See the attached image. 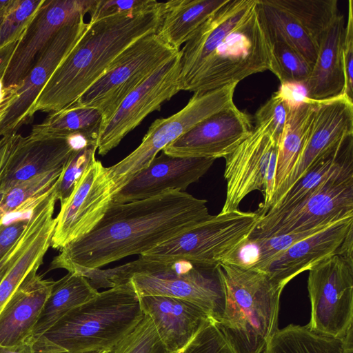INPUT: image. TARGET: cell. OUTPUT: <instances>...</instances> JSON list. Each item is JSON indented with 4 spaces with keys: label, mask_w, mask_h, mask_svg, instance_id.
<instances>
[{
    "label": "cell",
    "mask_w": 353,
    "mask_h": 353,
    "mask_svg": "<svg viewBox=\"0 0 353 353\" xmlns=\"http://www.w3.org/2000/svg\"><path fill=\"white\" fill-rule=\"evenodd\" d=\"M210 216L207 200L178 190L132 202L111 203L90 232L60 250L50 268L76 273L140 256Z\"/></svg>",
    "instance_id": "obj_1"
},
{
    "label": "cell",
    "mask_w": 353,
    "mask_h": 353,
    "mask_svg": "<svg viewBox=\"0 0 353 353\" xmlns=\"http://www.w3.org/2000/svg\"><path fill=\"white\" fill-rule=\"evenodd\" d=\"M271 49L257 0H228L180 49L182 90L208 92L270 70Z\"/></svg>",
    "instance_id": "obj_2"
},
{
    "label": "cell",
    "mask_w": 353,
    "mask_h": 353,
    "mask_svg": "<svg viewBox=\"0 0 353 353\" xmlns=\"http://www.w3.org/2000/svg\"><path fill=\"white\" fill-rule=\"evenodd\" d=\"M162 5L148 12L122 14L92 23L71 52L45 85L33 107L37 112H54L74 103L140 38L155 33Z\"/></svg>",
    "instance_id": "obj_3"
},
{
    "label": "cell",
    "mask_w": 353,
    "mask_h": 353,
    "mask_svg": "<svg viewBox=\"0 0 353 353\" xmlns=\"http://www.w3.org/2000/svg\"><path fill=\"white\" fill-rule=\"evenodd\" d=\"M139 296L128 283L74 308L32 345L34 353L111 352L142 320Z\"/></svg>",
    "instance_id": "obj_4"
},
{
    "label": "cell",
    "mask_w": 353,
    "mask_h": 353,
    "mask_svg": "<svg viewBox=\"0 0 353 353\" xmlns=\"http://www.w3.org/2000/svg\"><path fill=\"white\" fill-rule=\"evenodd\" d=\"M218 268L225 299L216 325L236 353H261L279 329L283 289L262 271L230 263Z\"/></svg>",
    "instance_id": "obj_5"
},
{
    "label": "cell",
    "mask_w": 353,
    "mask_h": 353,
    "mask_svg": "<svg viewBox=\"0 0 353 353\" xmlns=\"http://www.w3.org/2000/svg\"><path fill=\"white\" fill-rule=\"evenodd\" d=\"M219 265L183 259L155 261L139 258L112 268L117 285L132 284L139 297L166 296L190 301L218 323L225 307V288Z\"/></svg>",
    "instance_id": "obj_6"
},
{
    "label": "cell",
    "mask_w": 353,
    "mask_h": 353,
    "mask_svg": "<svg viewBox=\"0 0 353 353\" xmlns=\"http://www.w3.org/2000/svg\"><path fill=\"white\" fill-rule=\"evenodd\" d=\"M259 217L256 212L238 210L219 212L140 256L155 261L183 259L219 265L245 243Z\"/></svg>",
    "instance_id": "obj_7"
},
{
    "label": "cell",
    "mask_w": 353,
    "mask_h": 353,
    "mask_svg": "<svg viewBox=\"0 0 353 353\" xmlns=\"http://www.w3.org/2000/svg\"><path fill=\"white\" fill-rule=\"evenodd\" d=\"M352 216L353 157L298 204L283 212L260 216L248 239L311 230Z\"/></svg>",
    "instance_id": "obj_8"
},
{
    "label": "cell",
    "mask_w": 353,
    "mask_h": 353,
    "mask_svg": "<svg viewBox=\"0 0 353 353\" xmlns=\"http://www.w3.org/2000/svg\"><path fill=\"white\" fill-rule=\"evenodd\" d=\"M179 50L165 43L156 32L140 38L122 53L75 103L100 112L102 117L100 131L124 99L174 57Z\"/></svg>",
    "instance_id": "obj_9"
},
{
    "label": "cell",
    "mask_w": 353,
    "mask_h": 353,
    "mask_svg": "<svg viewBox=\"0 0 353 353\" xmlns=\"http://www.w3.org/2000/svg\"><path fill=\"white\" fill-rule=\"evenodd\" d=\"M236 83L213 90L194 92L176 113L156 119L141 144L119 163L107 168L114 194L137 172L148 166L163 148L205 119L232 103Z\"/></svg>",
    "instance_id": "obj_10"
},
{
    "label": "cell",
    "mask_w": 353,
    "mask_h": 353,
    "mask_svg": "<svg viewBox=\"0 0 353 353\" xmlns=\"http://www.w3.org/2000/svg\"><path fill=\"white\" fill-rule=\"evenodd\" d=\"M278 148L263 126L254 125L251 134L223 157L226 195L221 213L239 210L241 201L255 190L263 195L256 212L259 216L268 212L274 194Z\"/></svg>",
    "instance_id": "obj_11"
},
{
    "label": "cell",
    "mask_w": 353,
    "mask_h": 353,
    "mask_svg": "<svg viewBox=\"0 0 353 353\" xmlns=\"http://www.w3.org/2000/svg\"><path fill=\"white\" fill-rule=\"evenodd\" d=\"M307 290L311 319L316 332L344 338L353 327V261L332 256L309 270Z\"/></svg>",
    "instance_id": "obj_12"
},
{
    "label": "cell",
    "mask_w": 353,
    "mask_h": 353,
    "mask_svg": "<svg viewBox=\"0 0 353 353\" xmlns=\"http://www.w3.org/2000/svg\"><path fill=\"white\" fill-rule=\"evenodd\" d=\"M89 27L84 19L62 28L41 52L24 79L3 102L0 138L16 134L33 118L34 104L54 72Z\"/></svg>",
    "instance_id": "obj_13"
},
{
    "label": "cell",
    "mask_w": 353,
    "mask_h": 353,
    "mask_svg": "<svg viewBox=\"0 0 353 353\" xmlns=\"http://www.w3.org/2000/svg\"><path fill=\"white\" fill-rule=\"evenodd\" d=\"M94 0H44L18 41L1 79L4 99L21 83L38 57L63 27L84 19Z\"/></svg>",
    "instance_id": "obj_14"
},
{
    "label": "cell",
    "mask_w": 353,
    "mask_h": 353,
    "mask_svg": "<svg viewBox=\"0 0 353 353\" xmlns=\"http://www.w3.org/2000/svg\"><path fill=\"white\" fill-rule=\"evenodd\" d=\"M182 90L181 52L168 61L121 102L107 124L99 132L98 153L105 155L163 103Z\"/></svg>",
    "instance_id": "obj_15"
},
{
    "label": "cell",
    "mask_w": 353,
    "mask_h": 353,
    "mask_svg": "<svg viewBox=\"0 0 353 353\" xmlns=\"http://www.w3.org/2000/svg\"><path fill=\"white\" fill-rule=\"evenodd\" d=\"M114 195L108 168L96 159L61 204L51 247L61 250L90 232L105 214Z\"/></svg>",
    "instance_id": "obj_16"
},
{
    "label": "cell",
    "mask_w": 353,
    "mask_h": 353,
    "mask_svg": "<svg viewBox=\"0 0 353 353\" xmlns=\"http://www.w3.org/2000/svg\"><path fill=\"white\" fill-rule=\"evenodd\" d=\"M336 254L353 261V216L295 243L276 256L263 272L283 289L297 275Z\"/></svg>",
    "instance_id": "obj_17"
},
{
    "label": "cell",
    "mask_w": 353,
    "mask_h": 353,
    "mask_svg": "<svg viewBox=\"0 0 353 353\" xmlns=\"http://www.w3.org/2000/svg\"><path fill=\"white\" fill-rule=\"evenodd\" d=\"M252 119L234 103L197 123L162 150L178 157L223 158L253 129Z\"/></svg>",
    "instance_id": "obj_18"
},
{
    "label": "cell",
    "mask_w": 353,
    "mask_h": 353,
    "mask_svg": "<svg viewBox=\"0 0 353 353\" xmlns=\"http://www.w3.org/2000/svg\"><path fill=\"white\" fill-rule=\"evenodd\" d=\"M351 135H353V100L342 94L336 98L317 101L301 156L274 198L270 208L321 157Z\"/></svg>",
    "instance_id": "obj_19"
},
{
    "label": "cell",
    "mask_w": 353,
    "mask_h": 353,
    "mask_svg": "<svg viewBox=\"0 0 353 353\" xmlns=\"http://www.w3.org/2000/svg\"><path fill=\"white\" fill-rule=\"evenodd\" d=\"M214 160L172 157L161 151L113 196L112 203L139 201L170 190L184 192L207 172Z\"/></svg>",
    "instance_id": "obj_20"
},
{
    "label": "cell",
    "mask_w": 353,
    "mask_h": 353,
    "mask_svg": "<svg viewBox=\"0 0 353 353\" xmlns=\"http://www.w3.org/2000/svg\"><path fill=\"white\" fill-rule=\"evenodd\" d=\"M75 151L68 137L17 134L0 174V192L37 175L63 169Z\"/></svg>",
    "instance_id": "obj_21"
},
{
    "label": "cell",
    "mask_w": 353,
    "mask_h": 353,
    "mask_svg": "<svg viewBox=\"0 0 353 353\" xmlns=\"http://www.w3.org/2000/svg\"><path fill=\"white\" fill-rule=\"evenodd\" d=\"M54 207V201L46 199L30 212L23 231L21 250L0 283V313L27 276L43 263L56 225Z\"/></svg>",
    "instance_id": "obj_22"
},
{
    "label": "cell",
    "mask_w": 353,
    "mask_h": 353,
    "mask_svg": "<svg viewBox=\"0 0 353 353\" xmlns=\"http://www.w3.org/2000/svg\"><path fill=\"white\" fill-rule=\"evenodd\" d=\"M139 301L143 314L150 317L173 353H181L202 325L212 319L201 307L182 299L148 295L139 297Z\"/></svg>",
    "instance_id": "obj_23"
},
{
    "label": "cell",
    "mask_w": 353,
    "mask_h": 353,
    "mask_svg": "<svg viewBox=\"0 0 353 353\" xmlns=\"http://www.w3.org/2000/svg\"><path fill=\"white\" fill-rule=\"evenodd\" d=\"M56 281L32 272L0 313V345L28 342Z\"/></svg>",
    "instance_id": "obj_24"
},
{
    "label": "cell",
    "mask_w": 353,
    "mask_h": 353,
    "mask_svg": "<svg viewBox=\"0 0 353 353\" xmlns=\"http://www.w3.org/2000/svg\"><path fill=\"white\" fill-rule=\"evenodd\" d=\"M344 32L345 19L339 13L319 44L316 61L305 83L308 97L312 100L324 101L343 94Z\"/></svg>",
    "instance_id": "obj_25"
},
{
    "label": "cell",
    "mask_w": 353,
    "mask_h": 353,
    "mask_svg": "<svg viewBox=\"0 0 353 353\" xmlns=\"http://www.w3.org/2000/svg\"><path fill=\"white\" fill-rule=\"evenodd\" d=\"M228 0H172L163 3L159 38L180 50L197 29Z\"/></svg>",
    "instance_id": "obj_26"
},
{
    "label": "cell",
    "mask_w": 353,
    "mask_h": 353,
    "mask_svg": "<svg viewBox=\"0 0 353 353\" xmlns=\"http://www.w3.org/2000/svg\"><path fill=\"white\" fill-rule=\"evenodd\" d=\"M98 292L85 277L78 274L68 272L56 281L28 342L33 345L68 313Z\"/></svg>",
    "instance_id": "obj_27"
},
{
    "label": "cell",
    "mask_w": 353,
    "mask_h": 353,
    "mask_svg": "<svg viewBox=\"0 0 353 353\" xmlns=\"http://www.w3.org/2000/svg\"><path fill=\"white\" fill-rule=\"evenodd\" d=\"M352 332L343 339L318 334L307 325L290 324L278 329L263 353H353Z\"/></svg>",
    "instance_id": "obj_28"
},
{
    "label": "cell",
    "mask_w": 353,
    "mask_h": 353,
    "mask_svg": "<svg viewBox=\"0 0 353 353\" xmlns=\"http://www.w3.org/2000/svg\"><path fill=\"white\" fill-rule=\"evenodd\" d=\"M316 102L309 99L296 107L289 108L285 130L279 143L274 198L289 177L301 156Z\"/></svg>",
    "instance_id": "obj_29"
},
{
    "label": "cell",
    "mask_w": 353,
    "mask_h": 353,
    "mask_svg": "<svg viewBox=\"0 0 353 353\" xmlns=\"http://www.w3.org/2000/svg\"><path fill=\"white\" fill-rule=\"evenodd\" d=\"M257 10L270 41L287 43L313 67L318 48L305 29L274 0H257Z\"/></svg>",
    "instance_id": "obj_30"
},
{
    "label": "cell",
    "mask_w": 353,
    "mask_h": 353,
    "mask_svg": "<svg viewBox=\"0 0 353 353\" xmlns=\"http://www.w3.org/2000/svg\"><path fill=\"white\" fill-rule=\"evenodd\" d=\"M352 157L353 135L321 157L267 212H283L298 204Z\"/></svg>",
    "instance_id": "obj_31"
},
{
    "label": "cell",
    "mask_w": 353,
    "mask_h": 353,
    "mask_svg": "<svg viewBox=\"0 0 353 353\" xmlns=\"http://www.w3.org/2000/svg\"><path fill=\"white\" fill-rule=\"evenodd\" d=\"M102 117L97 109L73 105L49 113L40 123L32 126L30 135L34 137H68L83 134L97 139Z\"/></svg>",
    "instance_id": "obj_32"
},
{
    "label": "cell",
    "mask_w": 353,
    "mask_h": 353,
    "mask_svg": "<svg viewBox=\"0 0 353 353\" xmlns=\"http://www.w3.org/2000/svg\"><path fill=\"white\" fill-rule=\"evenodd\" d=\"M308 32L317 48L339 12L336 0H274Z\"/></svg>",
    "instance_id": "obj_33"
},
{
    "label": "cell",
    "mask_w": 353,
    "mask_h": 353,
    "mask_svg": "<svg viewBox=\"0 0 353 353\" xmlns=\"http://www.w3.org/2000/svg\"><path fill=\"white\" fill-rule=\"evenodd\" d=\"M63 169L37 175L5 192L0 203V221L8 214L22 212L26 205L37 199L56 183Z\"/></svg>",
    "instance_id": "obj_34"
},
{
    "label": "cell",
    "mask_w": 353,
    "mask_h": 353,
    "mask_svg": "<svg viewBox=\"0 0 353 353\" xmlns=\"http://www.w3.org/2000/svg\"><path fill=\"white\" fill-rule=\"evenodd\" d=\"M270 42L272 61L270 71L277 77L281 83H305L312 66L287 43L278 40Z\"/></svg>",
    "instance_id": "obj_35"
},
{
    "label": "cell",
    "mask_w": 353,
    "mask_h": 353,
    "mask_svg": "<svg viewBox=\"0 0 353 353\" xmlns=\"http://www.w3.org/2000/svg\"><path fill=\"white\" fill-rule=\"evenodd\" d=\"M44 0H12L0 17V49L20 39Z\"/></svg>",
    "instance_id": "obj_36"
},
{
    "label": "cell",
    "mask_w": 353,
    "mask_h": 353,
    "mask_svg": "<svg viewBox=\"0 0 353 353\" xmlns=\"http://www.w3.org/2000/svg\"><path fill=\"white\" fill-rule=\"evenodd\" d=\"M111 353H173L161 339L148 315H144L135 328L122 339Z\"/></svg>",
    "instance_id": "obj_37"
},
{
    "label": "cell",
    "mask_w": 353,
    "mask_h": 353,
    "mask_svg": "<svg viewBox=\"0 0 353 353\" xmlns=\"http://www.w3.org/2000/svg\"><path fill=\"white\" fill-rule=\"evenodd\" d=\"M97 150V144L94 143L74 151L71 154L57 180V195L61 204L69 197L83 173L96 160Z\"/></svg>",
    "instance_id": "obj_38"
},
{
    "label": "cell",
    "mask_w": 353,
    "mask_h": 353,
    "mask_svg": "<svg viewBox=\"0 0 353 353\" xmlns=\"http://www.w3.org/2000/svg\"><path fill=\"white\" fill-rule=\"evenodd\" d=\"M289 108L276 92L256 112L255 125L263 126L269 134L279 143L283 134Z\"/></svg>",
    "instance_id": "obj_39"
},
{
    "label": "cell",
    "mask_w": 353,
    "mask_h": 353,
    "mask_svg": "<svg viewBox=\"0 0 353 353\" xmlns=\"http://www.w3.org/2000/svg\"><path fill=\"white\" fill-rule=\"evenodd\" d=\"M181 353H236L212 319L207 321Z\"/></svg>",
    "instance_id": "obj_40"
},
{
    "label": "cell",
    "mask_w": 353,
    "mask_h": 353,
    "mask_svg": "<svg viewBox=\"0 0 353 353\" xmlns=\"http://www.w3.org/2000/svg\"><path fill=\"white\" fill-rule=\"evenodd\" d=\"M162 2L155 0H94L88 14L90 23L122 14H138L153 10Z\"/></svg>",
    "instance_id": "obj_41"
},
{
    "label": "cell",
    "mask_w": 353,
    "mask_h": 353,
    "mask_svg": "<svg viewBox=\"0 0 353 353\" xmlns=\"http://www.w3.org/2000/svg\"><path fill=\"white\" fill-rule=\"evenodd\" d=\"M345 88L343 94L353 100V1H348L347 22L343 42Z\"/></svg>",
    "instance_id": "obj_42"
},
{
    "label": "cell",
    "mask_w": 353,
    "mask_h": 353,
    "mask_svg": "<svg viewBox=\"0 0 353 353\" xmlns=\"http://www.w3.org/2000/svg\"><path fill=\"white\" fill-rule=\"evenodd\" d=\"M28 218L17 219L0 225V259L19 237L25 228Z\"/></svg>",
    "instance_id": "obj_43"
},
{
    "label": "cell",
    "mask_w": 353,
    "mask_h": 353,
    "mask_svg": "<svg viewBox=\"0 0 353 353\" xmlns=\"http://www.w3.org/2000/svg\"><path fill=\"white\" fill-rule=\"evenodd\" d=\"M276 93L281 97L289 108L296 107L310 98L305 83H284Z\"/></svg>",
    "instance_id": "obj_44"
},
{
    "label": "cell",
    "mask_w": 353,
    "mask_h": 353,
    "mask_svg": "<svg viewBox=\"0 0 353 353\" xmlns=\"http://www.w3.org/2000/svg\"><path fill=\"white\" fill-rule=\"evenodd\" d=\"M26 227V226H25ZM24 230V229H23ZM24 241L23 232L14 243L6 252V253L0 259V283L7 273L10 265L19 254Z\"/></svg>",
    "instance_id": "obj_45"
},
{
    "label": "cell",
    "mask_w": 353,
    "mask_h": 353,
    "mask_svg": "<svg viewBox=\"0 0 353 353\" xmlns=\"http://www.w3.org/2000/svg\"><path fill=\"white\" fill-rule=\"evenodd\" d=\"M17 134L6 136L0 139V174L10 153Z\"/></svg>",
    "instance_id": "obj_46"
},
{
    "label": "cell",
    "mask_w": 353,
    "mask_h": 353,
    "mask_svg": "<svg viewBox=\"0 0 353 353\" xmlns=\"http://www.w3.org/2000/svg\"><path fill=\"white\" fill-rule=\"evenodd\" d=\"M17 41L12 42L0 49V79H2L11 56L16 48Z\"/></svg>",
    "instance_id": "obj_47"
},
{
    "label": "cell",
    "mask_w": 353,
    "mask_h": 353,
    "mask_svg": "<svg viewBox=\"0 0 353 353\" xmlns=\"http://www.w3.org/2000/svg\"><path fill=\"white\" fill-rule=\"evenodd\" d=\"M0 353H34L32 345L23 342L13 346L0 345Z\"/></svg>",
    "instance_id": "obj_48"
},
{
    "label": "cell",
    "mask_w": 353,
    "mask_h": 353,
    "mask_svg": "<svg viewBox=\"0 0 353 353\" xmlns=\"http://www.w3.org/2000/svg\"><path fill=\"white\" fill-rule=\"evenodd\" d=\"M12 0L0 1V17L5 13Z\"/></svg>",
    "instance_id": "obj_49"
},
{
    "label": "cell",
    "mask_w": 353,
    "mask_h": 353,
    "mask_svg": "<svg viewBox=\"0 0 353 353\" xmlns=\"http://www.w3.org/2000/svg\"><path fill=\"white\" fill-rule=\"evenodd\" d=\"M2 112H3V102L0 103V118L1 117Z\"/></svg>",
    "instance_id": "obj_50"
},
{
    "label": "cell",
    "mask_w": 353,
    "mask_h": 353,
    "mask_svg": "<svg viewBox=\"0 0 353 353\" xmlns=\"http://www.w3.org/2000/svg\"><path fill=\"white\" fill-rule=\"evenodd\" d=\"M3 195H4V192H0V203H1V201H2Z\"/></svg>",
    "instance_id": "obj_51"
},
{
    "label": "cell",
    "mask_w": 353,
    "mask_h": 353,
    "mask_svg": "<svg viewBox=\"0 0 353 353\" xmlns=\"http://www.w3.org/2000/svg\"><path fill=\"white\" fill-rule=\"evenodd\" d=\"M95 353H111V352L104 351V352H95Z\"/></svg>",
    "instance_id": "obj_52"
},
{
    "label": "cell",
    "mask_w": 353,
    "mask_h": 353,
    "mask_svg": "<svg viewBox=\"0 0 353 353\" xmlns=\"http://www.w3.org/2000/svg\"><path fill=\"white\" fill-rule=\"evenodd\" d=\"M1 224H2V223H1V221H0V225H1Z\"/></svg>",
    "instance_id": "obj_53"
}]
</instances>
